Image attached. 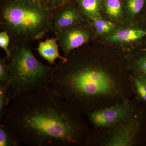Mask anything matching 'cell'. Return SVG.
Returning <instances> with one entry per match:
<instances>
[{
  "mask_svg": "<svg viewBox=\"0 0 146 146\" xmlns=\"http://www.w3.org/2000/svg\"><path fill=\"white\" fill-rule=\"evenodd\" d=\"M8 60L10 76L7 86L12 101L48 84L58 68L44 65L24 46L13 50Z\"/></svg>",
  "mask_w": 146,
  "mask_h": 146,
  "instance_id": "obj_3",
  "label": "cell"
},
{
  "mask_svg": "<svg viewBox=\"0 0 146 146\" xmlns=\"http://www.w3.org/2000/svg\"><path fill=\"white\" fill-rule=\"evenodd\" d=\"M66 58L48 84L80 113L87 115L133 98L131 74L113 72L89 61Z\"/></svg>",
  "mask_w": 146,
  "mask_h": 146,
  "instance_id": "obj_2",
  "label": "cell"
},
{
  "mask_svg": "<svg viewBox=\"0 0 146 146\" xmlns=\"http://www.w3.org/2000/svg\"><path fill=\"white\" fill-rule=\"evenodd\" d=\"M21 144L16 141L13 134L2 121L0 123V146H19Z\"/></svg>",
  "mask_w": 146,
  "mask_h": 146,
  "instance_id": "obj_14",
  "label": "cell"
},
{
  "mask_svg": "<svg viewBox=\"0 0 146 146\" xmlns=\"http://www.w3.org/2000/svg\"><path fill=\"white\" fill-rule=\"evenodd\" d=\"M131 69L141 71L146 75V51L143 52L131 61Z\"/></svg>",
  "mask_w": 146,
  "mask_h": 146,
  "instance_id": "obj_18",
  "label": "cell"
},
{
  "mask_svg": "<svg viewBox=\"0 0 146 146\" xmlns=\"http://www.w3.org/2000/svg\"><path fill=\"white\" fill-rule=\"evenodd\" d=\"M10 99L7 84H0V121L3 120Z\"/></svg>",
  "mask_w": 146,
  "mask_h": 146,
  "instance_id": "obj_17",
  "label": "cell"
},
{
  "mask_svg": "<svg viewBox=\"0 0 146 146\" xmlns=\"http://www.w3.org/2000/svg\"><path fill=\"white\" fill-rule=\"evenodd\" d=\"M146 37V28L125 27L115 30L107 39L108 42L125 44L140 41Z\"/></svg>",
  "mask_w": 146,
  "mask_h": 146,
  "instance_id": "obj_8",
  "label": "cell"
},
{
  "mask_svg": "<svg viewBox=\"0 0 146 146\" xmlns=\"http://www.w3.org/2000/svg\"><path fill=\"white\" fill-rule=\"evenodd\" d=\"M139 103L133 98L115 105L94 111L87 114L94 127H108L123 121L132 113Z\"/></svg>",
  "mask_w": 146,
  "mask_h": 146,
  "instance_id": "obj_6",
  "label": "cell"
},
{
  "mask_svg": "<svg viewBox=\"0 0 146 146\" xmlns=\"http://www.w3.org/2000/svg\"><path fill=\"white\" fill-rule=\"evenodd\" d=\"M143 21L144 22H145V25H146V10L145 12V13L144 14Z\"/></svg>",
  "mask_w": 146,
  "mask_h": 146,
  "instance_id": "obj_22",
  "label": "cell"
},
{
  "mask_svg": "<svg viewBox=\"0 0 146 146\" xmlns=\"http://www.w3.org/2000/svg\"><path fill=\"white\" fill-rule=\"evenodd\" d=\"M93 25L97 33L100 35L109 34L114 31L115 29L114 24L101 18L93 20Z\"/></svg>",
  "mask_w": 146,
  "mask_h": 146,
  "instance_id": "obj_16",
  "label": "cell"
},
{
  "mask_svg": "<svg viewBox=\"0 0 146 146\" xmlns=\"http://www.w3.org/2000/svg\"><path fill=\"white\" fill-rule=\"evenodd\" d=\"M38 50L39 54L50 65L54 63L56 58H60L63 61L67 59L66 57H62L59 55L56 39L51 38L40 42Z\"/></svg>",
  "mask_w": 146,
  "mask_h": 146,
  "instance_id": "obj_11",
  "label": "cell"
},
{
  "mask_svg": "<svg viewBox=\"0 0 146 146\" xmlns=\"http://www.w3.org/2000/svg\"><path fill=\"white\" fill-rule=\"evenodd\" d=\"M50 19L48 11L37 0H12L2 12L6 27L25 39L42 37L47 30Z\"/></svg>",
  "mask_w": 146,
  "mask_h": 146,
  "instance_id": "obj_4",
  "label": "cell"
},
{
  "mask_svg": "<svg viewBox=\"0 0 146 146\" xmlns=\"http://www.w3.org/2000/svg\"><path fill=\"white\" fill-rule=\"evenodd\" d=\"M60 32L59 43L65 56L72 50L86 43L90 38L89 33L83 29L72 28Z\"/></svg>",
  "mask_w": 146,
  "mask_h": 146,
  "instance_id": "obj_7",
  "label": "cell"
},
{
  "mask_svg": "<svg viewBox=\"0 0 146 146\" xmlns=\"http://www.w3.org/2000/svg\"><path fill=\"white\" fill-rule=\"evenodd\" d=\"M54 7H59L64 5L68 0H45Z\"/></svg>",
  "mask_w": 146,
  "mask_h": 146,
  "instance_id": "obj_21",
  "label": "cell"
},
{
  "mask_svg": "<svg viewBox=\"0 0 146 146\" xmlns=\"http://www.w3.org/2000/svg\"><path fill=\"white\" fill-rule=\"evenodd\" d=\"M139 104L133 113L119 123L94 127L88 146H139L146 141V108Z\"/></svg>",
  "mask_w": 146,
  "mask_h": 146,
  "instance_id": "obj_5",
  "label": "cell"
},
{
  "mask_svg": "<svg viewBox=\"0 0 146 146\" xmlns=\"http://www.w3.org/2000/svg\"><path fill=\"white\" fill-rule=\"evenodd\" d=\"M80 15L75 9L66 8L55 16L53 22V28L56 31H62L72 27L79 21Z\"/></svg>",
  "mask_w": 146,
  "mask_h": 146,
  "instance_id": "obj_9",
  "label": "cell"
},
{
  "mask_svg": "<svg viewBox=\"0 0 146 146\" xmlns=\"http://www.w3.org/2000/svg\"><path fill=\"white\" fill-rule=\"evenodd\" d=\"M131 80L133 90V98L139 103L146 104V75L141 71L133 70Z\"/></svg>",
  "mask_w": 146,
  "mask_h": 146,
  "instance_id": "obj_10",
  "label": "cell"
},
{
  "mask_svg": "<svg viewBox=\"0 0 146 146\" xmlns=\"http://www.w3.org/2000/svg\"><path fill=\"white\" fill-rule=\"evenodd\" d=\"M80 5L84 14L93 21L101 18L100 0H80Z\"/></svg>",
  "mask_w": 146,
  "mask_h": 146,
  "instance_id": "obj_12",
  "label": "cell"
},
{
  "mask_svg": "<svg viewBox=\"0 0 146 146\" xmlns=\"http://www.w3.org/2000/svg\"><path fill=\"white\" fill-rule=\"evenodd\" d=\"M9 41V36L6 32H1L0 33V46L4 50L7 56V57L8 58L10 57L11 54V52L8 49Z\"/></svg>",
  "mask_w": 146,
  "mask_h": 146,
  "instance_id": "obj_20",
  "label": "cell"
},
{
  "mask_svg": "<svg viewBox=\"0 0 146 146\" xmlns=\"http://www.w3.org/2000/svg\"><path fill=\"white\" fill-rule=\"evenodd\" d=\"M8 58H1L0 60V84H7L9 76L10 70L9 66L7 63Z\"/></svg>",
  "mask_w": 146,
  "mask_h": 146,
  "instance_id": "obj_19",
  "label": "cell"
},
{
  "mask_svg": "<svg viewBox=\"0 0 146 146\" xmlns=\"http://www.w3.org/2000/svg\"><path fill=\"white\" fill-rule=\"evenodd\" d=\"M76 110L46 84L9 105L2 121L29 146H88L91 129Z\"/></svg>",
  "mask_w": 146,
  "mask_h": 146,
  "instance_id": "obj_1",
  "label": "cell"
},
{
  "mask_svg": "<svg viewBox=\"0 0 146 146\" xmlns=\"http://www.w3.org/2000/svg\"><path fill=\"white\" fill-rule=\"evenodd\" d=\"M106 12L108 16L114 19H118L122 13V5L121 0H104Z\"/></svg>",
  "mask_w": 146,
  "mask_h": 146,
  "instance_id": "obj_13",
  "label": "cell"
},
{
  "mask_svg": "<svg viewBox=\"0 0 146 146\" xmlns=\"http://www.w3.org/2000/svg\"><path fill=\"white\" fill-rule=\"evenodd\" d=\"M146 6V0H125V7L127 13L131 17L139 15Z\"/></svg>",
  "mask_w": 146,
  "mask_h": 146,
  "instance_id": "obj_15",
  "label": "cell"
}]
</instances>
